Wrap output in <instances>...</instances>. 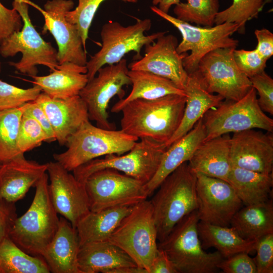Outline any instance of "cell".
Here are the masks:
<instances>
[{
	"label": "cell",
	"mask_w": 273,
	"mask_h": 273,
	"mask_svg": "<svg viewBox=\"0 0 273 273\" xmlns=\"http://www.w3.org/2000/svg\"><path fill=\"white\" fill-rule=\"evenodd\" d=\"M47 172L56 211L76 228L79 221L90 211L84 184L57 161L47 163Z\"/></svg>",
	"instance_id": "e0dca14e"
},
{
	"label": "cell",
	"mask_w": 273,
	"mask_h": 273,
	"mask_svg": "<svg viewBox=\"0 0 273 273\" xmlns=\"http://www.w3.org/2000/svg\"><path fill=\"white\" fill-rule=\"evenodd\" d=\"M272 2V0H264V5L267 4V3H270Z\"/></svg>",
	"instance_id": "816d5d0a"
},
{
	"label": "cell",
	"mask_w": 273,
	"mask_h": 273,
	"mask_svg": "<svg viewBox=\"0 0 273 273\" xmlns=\"http://www.w3.org/2000/svg\"><path fill=\"white\" fill-rule=\"evenodd\" d=\"M253 258L257 273L273 272V233L266 235L256 241Z\"/></svg>",
	"instance_id": "b9f144b4"
},
{
	"label": "cell",
	"mask_w": 273,
	"mask_h": 273,
	"mask_svg": "<svg viewBox=\"0 0 273 273\" xmlns=\"http://www.w3.org/2000/svg\"><path fill=\"white\" fill-rule=\"evenodd\" d=\"M84 186L90 211L121 206H133L149 197L145 185L119 171L105 168L86 179Z\"/></svg>",
	"instance_id": "4fadbf2b"
},
{
	"label": "cell",
	"mask_w": 273,
	"mask_h": 273,
	"mask_svg": "<svg viewBox=\"0 0 273 273\" xmlns=\"http://www.w3.org/2000/svg\"><path fill=\"white\" fill-rule=\"evenodd\" d=\"M23 113L34 118L46 132L49 143L56 141V136L50 121L41 106L35 101L26 103L21 107Z\"/></svg>",
	"instance_id": "f6af8a7d"
},
{
	"label": "cell",
	"mask_w": 273,
	"mask_h": 273,
	"mask_svg": "<svg viewBox=\"0 0 273 273\" xmlns=\"http://www.w3.org/2000/svg\"><path fill=\"white\" fill-rule=\"evenodd\" d=\"M74 7L72 0H49L40 8L44 19L42 32L49 31L57 46L58 64L66 62L85 66L86 52L75 25L68 21L66 14Z\"/></svg>",
	"instance_id": "2e32d148"
},
{
	"label": "cell",
	"mask_w": 273,
	"mask_h": 273,
	"mask_svg": "<svg viewBox=\"0 0 273 273\" xmlns=\"http://www.w3.org/2000/svg\"><path fill=\"white\" fill-rule=\"evenodd\" d=\"M135 24L124 26L118 22L110 21L101 31L102 45L101 49L87 61L86 67L88 81L97 74L98 70L106 65L119 62L125 55L133 51L135 60L140 59L142 48L154 42L168 31H160L146 35L145 32L152 26L150 19H136Z\"/></svg>",
	"instance_id": "ba28073f"
},
{
	"label": "cell",
	"mask_w": 273,
	"mask_h": 273,
	"mask_svg": "<svg viewBox=\"0 0 273 273\" xmlns=\"http://www.w3.org/2000/svg\"><path fill=\"white\" fill-rule=\"evenodd\" d=\"M104 1L78 0V5L75 9L66 13L67 20L76 25L85 51L89 27L98 8ZM120 1L131 3L138 2V0Z\"/></svg>",
	"instance_id": "8d00e7d4"
},
{
	"label": "cell",
	"mask_w": 273,
	"mask_h": 273,
	"mask_svg": "<svg viewBox=\"0 0 273 273\" xmlns=\"http://www.w3.org/2000/svg\"><path fill=\"white\" fill-rule=\"evenodd\" d=\"M234 58L239 69L248 78L264 71L267 60L264 59L255 49L234 51Z\"/></svg>",
	"instance_id": "ab89813d"
},
{
	"label": "cell",
	"mask_w": 273,
	"mask_h": 273,
	"mask_svg": "<svg viewBox=\"0 0 273 273\" xmlns=\"http://www.w3.org/2000/svg\"><path fill=\"white\" fill-rule=\"evenodd\" d=\"M180 2V0H152V4L163 12L168 13L172 6H175Z\"/></svg>",
	"instance_id": "681fc988"
},
{
	"label": "cell",
	"mask_w": 273,
	"mask_h": 273,
	"mask_svg": "<svg viewBox=\"0 0 273 273\" xmlns=\"http://www.w3.org/2000/svg\"><path fill=\"white\" fill-rule=\"evenodd\" d=\"M199 221L197 210L182 218L165 239L158 242L178 273H214L223 259L217 251L207 253L202 247L198 235Z\"/></svg>",
	"instance_id": "8992f818"
},
{
	"label": "cell",
	"mask_w": 273,
	"mask_h": 273,
	"mask_svg": "<svg viewBox=\"0 0 273 273\" xmlns=\"http://www.w3.org/2000/svg\"><path fill=\"white\" fill-rule=\"evenodd\" d=\"M2 165H3V164H2V163H0V170H1V168H2Z\"/></svg>",
	"instance_id": "f5cc1de1"
},
{
	"label": "cell",
	"mask_w": 273,
	"mask_h": 273,
	"mask_svg": "<svg viewBox=\"0 0 273 273\" xmlns=\"http://www.w3.org/2000/svg\"><path fill=\"white\" fill-rule=\"evenodd\" d=\"M132 89L125 98L119 100L111 109L113 113H118L128 103L136 99L153 100L169 95H186L170 80L153 73L141 70L128 71Z\"/></svg>",
	"instance_id": "83f0119b"
},
{
	"label": "cell",
	"mask_w": 273,
	"mask_h": 273,
	"mask_svg": "<svg viewBox=\"0 0 273 273\" xmlns=\"http://www.w3.org/2000/svg\"><path fill=\"white\" fill-rule=\"evenodd\" d=\"M186 102V95H179L130 101L120 111L121 130L139 139L166 144L180 124Z\"/></svg>",
	"instance_id": "6da1fadb"
},
{
	"label": "cell",
	"mask_w": 273,
	"mask_h": 273,
	"mask_svg": "<svg viewBox=\"0 0 273 273\" xmlns=\"http://www.w3.org/2000/svg\"><path fill=\"white\" fill-rule=\"evenodd\" d=\"M79 247L76 228L68 220L61 217L57 231L41 257L50 272L81 273L77 261Z\"/></svg>",
	"instance_id": "7402d4cb"
},
{
	"label": "cell",
	"mask_w": 273,
	"mask_h": 273,
	"mask_svg": "<svg viewBox=\"0 0 273 273\" xmlns=\"http://www.w3.org/2000/svg\"><path fill=\"white\" fill-rule=\"evenodd\" d=\"M217 267L224 273H257L253 258L245 252L223 259Z\"/></svg>",
	"instance_id": "7bdbcfd3"
},
{
	"label": "cell",
	"mask_w": 273,
	"mask_h": 273,
	"mask_svg": "<svg viewBox=\"0 0 273 273\" xmlns=\"http://www.w3.org/2000/svg\"><path fill=\"white\" fill-rule=\"evenodd\" d=\"M150 9L180 32L182 40L176 50L178 54L191 52L183 61L188 74L196 70L200 60L210 52L218 48H236L239 43L237 39L231 37L238 32L240 27L237 24L225 22L211 27L195 26L163 12L156 6H152Z\"/></svg>",
	"instance_id": "30bf717a"
},
{
	"label": "cell",
	"mask_w": 273,
	"mask_h": 273,
	"mask_svg": "<svg viewBox=\"0 0 273 273\" xmlns=\"http://www.w3.org/2000/svg\"><path fill=\"white\" fill-rule=\"evenodd\" d=\"M41 92L36 84L24 89L0 80V111L20 108L35 101Z\"/></svg>",
	"instance_id": "74e56055"
},
{
	"label": "cell",
	"mask_w": 273,
	"mask_h": 273,
	"mask_svg": "<svg viewBox=\"0 0 273 273\" xmlns=\"http://www.w3.org/2000/svg\"><path fill=\"white\" fill-rule=\"evenodd\" d=\"M41 256L27 254L7 237L0 241V273H49Z\"/></svg>",
	"instance_id": "d6a6232c"
},
{
	"label": "cell",
	"mask_w": 273,
	"mask_h": 273,
	"mask_svg": "<svg viewBox=\"0 0 273 273\" xmlns=\"http://www.w3.org/2000/svg\"><path fill=\"white\" fill-rule=\"evenodd\" d=\"M196 173L188 162L181 164L161 183L150 200L158 242L164 240L174 226L198 208Z\"/></svg>",
	"instance_id": "7a4b0ae2"
},
{
	"label": "cell",
	"mask_w": 273,
	"mask_h": 273,
	"mask_svg": "<svg viewBox=\"0 0 273 273\" xmlns=\"http://www.w3.org/2000/svg\"><path fill=\"white\" fill-rule=\"evenodd\" d=\"M174 6L176 18L189 23L211 27L219 11V0H186Z\"/></svg>",
	"instance_id": "e575fe53"
},
{
	"label": "cell",
	"mask_w": 273,
	"mask_h": 273,
	"mask_svg": "<svg viewBox=\"0 0 273 273\" xmlns=\"http://www.w3.org/2000/svg\"><path fill=\"white\" fill-rule=\"evenodd\" d=\"M230 226L242 238L249 241H256L273 233L272 200L240 208L232 218Z\"/></svg>",
	"instance_id": "f546056e"
},
{
	"label": "cell",
	"mask_w": 273,
	"mask_h": 273,
	"mask_svg": "<svg viewBox=\"0 0 273 273\" xmlns=\"http://www.w3.org/2000/svg\"><path fill=\"white\" fill-rule=\"evenodd\" d=\"M108 241L128 255L140 267L149 269L158 250L153 208L147 199L134 205Z\"/></svg>",
	"instance_id": "52a82bcc"
},
{
	"label": "cell",
	"mask_w": 273,
	"mask_h": 273,
	"mask_svg": "<svg viewBox=\"0 0 273 273\" xmlns=\"http://www.w3.org/2000/svg\"><path fill=\"white\" fill-rule=\"evenodd\" d=\"M77 261L81 273H109L119 267L138 266L124 251L108 241L80 246Z\"/></svg>",
	"instance_id": "484cf974"
},
{
	"label": "cell",
	"mask_w": 273,
	"mask_h": 273,
	"mask_svg": "<svg viewBox=\"0 0 273 273\" xmlns=\"http://www.w3.org/2000/svg\"><path fill=\"white\" fill-rule=\"evenodd\" d=\"M254 34L257 40L256 50L268 60L273 55V33L267 29L262 28L256 29Z\"/></svg>",
	"instance_id": "7dc6e473"
},
{
	"label": "cell",
	"mask_w": 273,
	"mask_h": 273,
	"mask_svg": "<svg viewBox=\"0 0 273 273\" xmlns=\"http://www.w3.org/2000/svg\"><path fill=\"white\" fill-rule=\"evenodd\" d=\"M184 91L186 102L180 124L165 144L167 148L186 135L211 108L217 106L224 99L207 92L192 73L188 74Z\"/></svg>",
	"instance_id": "4316f807"
},
{
	"label": "cell",
	"mask_w": 273,
	"mask_h": 273,
	"mask_svg": "<svg viewBox=\"0 0 273 273\" xmlns=\"http://www.w3.org/2000/svg\"><path fill=\"white\" fill-rule=\"evenodd\" d=\"M254 129L234 133L230 139L232 167L272 173L273 137Z\"/></svg>",
	"instance_id": "d6986e66"
},
{
	"label": "cell",
	"mask_w": 273,
	"mask_h": 273,
	"mask_svg": "<svg viewBox=\"0 0 273 273\" xmlns=\"http://www.w3.org/2000/svg\"><path fill=\"white\" fill-rule=\"evenodd\" d=\"M35 101L46 114L61 146H65L69 138L89 120L86 106L79 95L57 99L41 92Z\"/></svg>",
	"instance_id": "ffe728a7"
},
{
	"label": "cell",
	"mask_w": 273,
	"mask_h": 273,
	"mask_svg": "<svg viewBox=\"0 0 273 273\" xmlns=\"http://www.w3.org/2000/svg\"><path fill=\"white\" fill-rule=\"evenodd\" d=\"M47 170V163L26 159L21 154L3 163L0 170V197L15 203L23 199Z\"/></svg>",
	"instance_id": "44dd1931"
},
{
	"label": "cell",
	"mask_w": 273,
	"mask_h": 273,
	"mask_svg": "<svg viewBox=\"0 0 273 273\" xmlns=\"http://www.w3.org/2000/svg\"><path fill=\"white\" fill-rule=\"evenodd\" d=\"M22 108L0 111V163H7L21 155L17 139Z\"/></svg>",
	"instance_id": "836d02e7"
},
{
	"label": "cell",
	"mask_w": 273,
	"mask_h": 273,
	"mask_svg": "<svg viewBox=\"0 0 273 273\" xmlns=\"http://www.w3.org/2000/svg\"><path fill=\"white\" fill-rule=\"evenodd\" d=\"M236 47L218 48L205 55L193 72L209 93L224 99L238 101L252 87L251 81L238 67L234 58Z\"/></svg>",
	"instance_id": "7c38bea8"
},
{
	"label": "cell",
	"mask_w": 273,
	"mask_h": 273,
	"mask_svg": "<svg viewBox=\"0 0 273 273\" xmlns=\"http://www.w3.org/2000/svg\"><path fill=\"white\" fill-rule=\"evenodd\" d=\"M197 229L202 247L215 248L223 258L241 252L249 254L254 250L256 241L244 239L231 226L199 221Z\"/></svg>",
	"instance_id": "1f68e13d"
},
{
	"label": "cell",
	"mask_w": 273,
	"mask_h": 273,
	"mask_svg": "<svg viewBox=\"0 0 273 273\" xmlns=\"http://www.w3.org/2000/svg\"><path fill=\"white\" fill-rule=\"evenodd\" d=\"M109 273H148L146 269L138 266H126L113 269Z\"/></svg>",
	"instance_id": "f907efd6"
},
{
	"label": "cell",
	"mask_w": 273,
	"mask_h": 273,
	"mask_svg": "<svg viewBox=\"0 0 273 273\" xmlns=\"http://www.w3.org/2000/svg\"><path fill=\"white\" fill-rule=\"evenodd\" d=\"M197 212L200 221L230 226L242 202L230 184L222 179L196 173Z\"/></svg>",
	"instance_id": "9a60e30c"
},
{
	"label": "cell",
	"mask_w": 273,
	"mask_h": 273,
	"mask_svg": "<svg viewBox=\"0 0 273 273\" xmlns=\"http://www.w3.org/2000/svg\"><path fill=\"white\" fill-rule=\"evenodd\" d=\"M1 63L0 62V72H1Z\"/></svg>",
	"instance_id": "db71d44e"
},
{
	"label": "cell",
	"mask_w": 273,
	"mask_h": 273,
	"mask_svg": "<svg viewBox=\"0 0 273 273\" xmlns=\"http://www.w3.org/2000/svg\"><path fill=\"white\" fill-rule=\"evenodd\" d=\"M176 37L172 34H163L154 42L145 46V54L130 63V70L149 72L172 81L184 90L188 74L183 66V59L187 53L178 54Z\"/></svg>",
	"instance_id": "ac0fdd59"
},
{
	"label": "cell",
	"mask_w": 273,
	"mask_h": 273,
	"mask_svg": "<svg viewBox=\"0 0 273 273\" xmlns=\"http://www.w3.org/2000/svg\"><path fill=\"white\" fill-rule=\"evenodd\" d=\"M166 149L164 143L150 139H141L123 155L110 154L95 159L74 169L73 174L78 181L84 184L93 173L110 168L146 184L156 173Z\"/></svg>",
	"instance_id": "8fae6325"
},
{
	"label": "cell",
	"mask_w": 273,
	"mask_h": 273,
	"mask_svg": "<svg viewBox=\"0 0 273 273\" xmlns=\"http://www.w3.org/2000/svg\"><path fill=\"white\" fill-rule=\"evenodd\" d=\"M44 142L49 143V139L40 125L31 116L23 113L17 139L19 153L24 154Z\"/></svg>",
	"instance_id": "f35d334b"
},
{
	"label": "cell",
	"mask_w": 273,
	"mask_h": 273,
	"mask_svg": "<svg viewBox=\"0 0 273 273\" xmlns=\"http://www.w3.org/2000/svg\"><path fill=\"white\" fill-rule=\"evenodd\" d=\"M139 139L121 129H108L84 122L69 138L67 150L53 155L55 161L68 171L92 160L110 154L122 155L131 150Z\"/></svg>",
	"instance_id": "277c9868"
},
{
	"label": "cell",
	"mask_w": 273,
	"mask_h": 273,
	"mask_svg": "<svg viewBox=\"0 0 273 273\" xmlns=\"http://www.w3.org/2000/svg\"><path fill=\"white\" fill-rule=\"evenodd\" d=\"M202 120L206 133L204 141L230 132L254 128L273 131V119L259 107L257 92L253 87L238 101H222L207 111Z\"/></svg>",
	"instance_id": "9c48e42d"
},
{
	"label": "cell",
	"mask_w": 273,
	"mask_h": 273,
	"mask_svg": "<svg viewBox=\"0 0 273 273\" xmlns=\"http://www.w3.org/2000/svg\"><path fill=\"white\" fill-rule=\"evenodd\" d=\"M128 70L127 61L123 58L116 64L105 65L80 92L79 96L86 106L89 119L95 121L97 126L115 129L109 120L107 109L114 96H118L120 100L124 98L123 87L131 84Z\"/></svg>",
	"instance_id": "5bb4252c"
},
{
	"label": "cell",
	"mask_w": 273,
	"mask_h": 273,
	"mask_svg": "<svg viewBox=\"0 0 273 273\" xmlns=\"http://www.w3.org/2000/svg\"><path fill=\"white\" fill-rule=\"evenodd\" d=\"M230 139L229 133H226L203 142L188 162L191 169L195 173L228 182L232 168Z\"/></svg>",
	"instance_id": "cb8c5ba5"
},
{
	"label": "cell",
	"mask_w": 273,
	"mask_h": 273,
	"mask_svg": "<svg viewBox=\"0 0 273 273\" xmlns=\"http://www.w3.org/2000/svg\"><path fill=\"white\" fill-rule=\"evenodd\" d=\"M49 176L44 173L35 185L33 201L26 212L17 217L9 238L28 254L41 256L53 239L59 219L51 198Z\"/></svg>",
	"instance_id": "3957f363"
},
{
	"label": "cell",
	"mask_w": 273,
	"mask_h": 273,
	"mask_svg": "<svg viewBox=\"0 0 273 273\" xmlns=\"http://www.w3.org/2000/svg\"><path fill=\"white\" fill-rule=\"evenodd\" d=\"M252 86L258 92V105L264 111L273 114V79L265 71L249 78Z\"/></svg>",
	"instance_id": "60d3db41"
},
{
	"label": "cell",
	"mask_w": 273,
	"mask_h": 273,
	"mask_svg": "<svg viewBox=\"0 0 273 273\" xmlns=\"http://www.w3.org/2000/svg\"><path fill=\"white\" fill-rule=\"evenodd\" d=\"M35 4L28 0H14L13 8L20 15L23 26L0 43V55L4 58L21 53L22 58L17 62H9L10 66L29 76L37 75V65L48 67L50 71L59 65L57 51L50 42L46 41L33 25L28 14V5Z\"/></svg>",
	"instance_id": "5b68a950"
},
{
	"label": "cell",
	"mask_w": 273,
	"mask_h": 273,
	"mask_svg": "<svg viewBox=\"0 0 273 273\" xmlns=\"http://www.w3.org/2000/svg\"><path fill=\"white\" fill-rule=\"evenodd\" d=\"M86 66L66 62L45 76H31L33 84L53 98L66 99L79 95L88 80Z\"/></svg>",
	"instance_id": "d4e9b609"
},
{
	"label": "cell",
	"mask_w": 273,
	"mask_h": 273,
	"mask_svg": "<svg viewBox=\"0 0 273 273\" xmlns=\"http://www.w3.org/2000/svg\"><path fill=\"white\" fill-rule=\"evenodd\" d=\"M133 206L116 207L95 212L90 211L76 226L80 246L91 242L108 241Z\"/></svg>",
	"instance_id": "f1b7e54d"
},
{
	"label": "cell",
	"mask_w": 273,
	"mask_h": 273,
	"mask_svg": "<svg viewBox=\"0 0 273 273\" xmlns=\"http://www.w3.org/2000/svg\"><path fill=\"white\" fill-rule=\"evenodd\" d=\"M264 0H233L232 5L217 14L214 25L225 22L232 23L239 25L238 32H245L246 23L257 18L262 10Z\"/></svg>",
	"instance_id": "d590c367"
},
{
	"label": "cell",
	"mask_w": 273,
	"mask_h": 273,
	"mask_svg": "<svg viewBox=\"0 0 273 273\" xmlns=\"http://www.w3.org/2000/svg\"><path fill=\"white\" fill-rule=\"evenodd\" d=\"M205 136V129L202 118L186 135L167 148L154 175L145 185L149 197L168 175L181 164L190 160Z\"/></svg>",
	"instance_id": "603a6c76"
},
{
	"label": "cell",
	"mask_w": 273,
	"mask_h": 273,
	"mask_svg": "<svg viewBox=\"0 0 273 273\" xmlns=\"http://www.w3.org/2000/svg\"><path fill=\"white\" fill-rule=\"evenodd\" d=\"M228 183L245 206L261 203L269 200L273 186L272 173L232 166Z\"/></svg>",
	"instance_id": "4dcf8cb0"
},
{
	"label": "cell",
	"mask_w": 273,
	"mask_h": 273,
	"mask_svg": "<svg viewBox=\"0 0 273 273\" xmlns=\"http://www.w3.org/2000/svg\"><path fill=\"white\" fill-rule=\"evenodd\" d=\"M17 217L15 203L9 202L0 197V241L9 237Z\"/></svg>",
	"instance_id": "bcb514c9"
},
{
	"label": "cell",
	"mask_w": 273,
	"mask_h": 273,
	"mask_svg": "<svg viewBox=\"0 0 273 273\" xmlns=\"http://www.w3.org/2000/svg\"><path fill=\"white\" fill-rule=\"evenodd\" d=\"M23 24L20 15L15 9H8L0 2V43L14 32L20 30Z\"/></svg>",
	"instance_id": "ee69618b"
},
{
	"label": "cell",
	"mask_w": 273,
	"mask_h": 273,
	"mask_svg": "<svg viewBox=\"0 0 273 273\" xmlns=\"http://www.w3.org/2000/svg\"><path fill=\"white\" fill-rule=\"evenodd\" d=\"M149 273H178L165 252L158 248Z\"/></svg>",
	"instance_id": "c3c4849f"
}]
</instances>
